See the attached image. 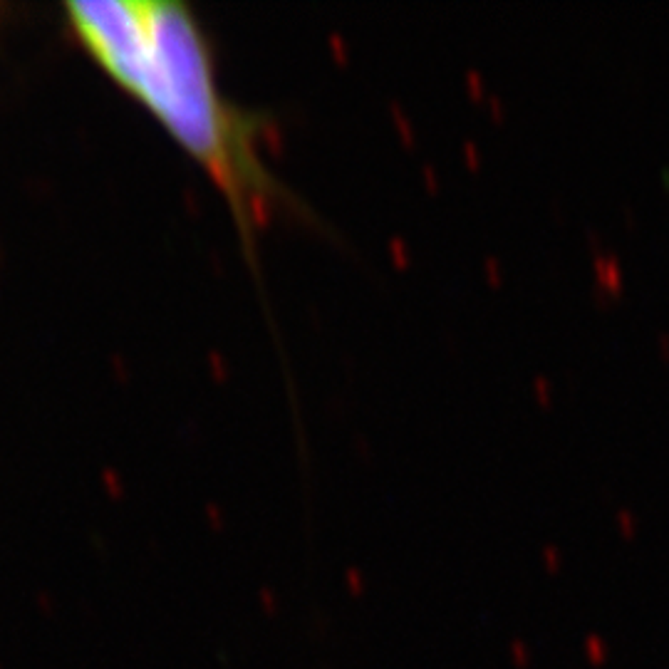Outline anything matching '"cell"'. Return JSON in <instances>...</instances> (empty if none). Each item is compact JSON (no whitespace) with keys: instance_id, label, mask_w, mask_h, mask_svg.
I'll list each match as a JSON object with an SVG mask.
<instances>
[{"instance_id":"1","label":"cell","mask_w":669,"mask_h":669,"mask_svg":"<svg viewBox=\"0 0 669 669\" xmlns=\"http://www.w3.org/2000/svg\"><path fill=\"white\" fill-rule=\"evenodd\" d=\"M65 13L100 67L211 174L243 233L261 223L278 183L258 154V122L221 94L211 42L191 8L174 0H84L67 3Z\"/></svg>"}]
</instances>
